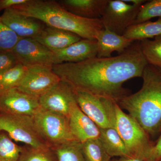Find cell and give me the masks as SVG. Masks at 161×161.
I'll list each match as a JSON object with an SVG mask.
<instances>
[{
    "mask_svg": "<svg viewBox=\"0 0 161 161\" xmlns=\"http://www.w3.org/2000/svg\"><path fill=\"white\" fill-rule=\"evenodd\" d=\"M13 8L47 26L71 32L82 39H95L104 27L100 19H91L73 14L53 0H28Z\"/></svg>",
    "mask_w": 161,
    "mask_h": 161,
    "instance_id": "3957f363",
    "label": "cell"
},
{
    "mask_svg": "<svg viewBox=\"0 0 161 161\" xmlns=\"http://www.w3.org/2000/svg\"><path fill=\"white\" fill-rule=\"evenodd\" d=\"M27 69V67L19 63L0 75V90L17 87L23 80Z\"/></svg>",
    "mask_w": 161,
    "mask_h": 161,
    "instance_id": "cb8c5ba5",
    "label": "cell"
},
{
    "mask_svg": "<svg viewBox=\"0 0 161 161\" xmlns=\"http://www.w3.org/2000/svg\"><path fill=\"white\" fill-rule=\"evenodd\" d=\"M41 109L68 118L72 106L77 103L74 89L62 80L39 98Z\"/></svg>",
    "mask_w": 161,
    "mask_h": 161,
    "instance_id": "8fae6325",
    "label": "cell"
},
{
    "mask_svg": "<svg viewBox=\"0 0 161 161\" xmlns=\"http://www.w3.org/2000/svg\"><path fill=\"white\" fill-rule=\"evenodd\" d=\"M96 40L98 45V58H110L114 52L121 54L135 41L104 28L98 33Z\"/></svg>",
    "mask_w": 161,
    "mask_h": 161,
    "instance_id": "e0dca14e",
    "label": "cell"
},
{
    "mask_svg": "<svg viewBox=\"0 0 161 161\" xmlns=\"http://www.w3.org/2000/svg\"><path fill=\"white\" fill-rule=\"evenodd\" d=\"M68 120L71 132L77 142L82 143L99 137V127L80 110L77 103L72 106Z\"/></svg>",
    "mask_w": 161,
    "mask_h": 161,
    "instance_id": "9a60e30c",
    "label": "cell"
},
{
    "mask_svg": "<svg viewBox=\"0 0 161 161\" xmlns=\"http://www.w3.org/2000/svg\"><path fill=\"white\" fill-rule=\"evenodd\" d=\"M99 129L100 135L98 139L107 153L111 158H132L115 128Z\"/></svg>",
    "mask_w": 161,
    "mask_h": 161,
    "instance_id": "d6986e66",
    "label": "cell"
},
{
    "mask_svg": "<svg viewBox=\"0 0 161 161\" xmlns=\"http://www.w3.org/2000/svg\"><path fill=\"white\" fill-rule=\"evenodd\" d=\"M141 89L117 103L147 132L154 137L161 132V67L148 64Z\"/></svg>",
    "mask_w": 161,
    "mask_h": 161,
    "instance_id": "7a4b0ae2",
    "label": "cell"
},
{
    "mask_svg": "<svg viewBox=\"0 0 161 161\" xmlns=\"http://www.w3.org/2000/svg\"><path fill=\"white\" fill-rule=\"evenodd\" d=\"M60 80L53 70V67H27L25 76L17 88L30 96L39 98Z\"/></svg>",
    "mask_w": 161,
    "mask_h": 161,
    "instance_id": "9c48e42d",
    "label": "cell"
},
{
    "mask_svg": "<svg viewBox=\"0 0 161 161\" xmlns=\"http://www.w3.org/2000/svg\"><path fill=\"white\" fill-rule=\"evenodd\" d=\"M50 149L23 148L18 161H55Z\"/></svg>",
    "mask_w": 161,
    "mask_h": 161,
    "instance_id": "4316f807",
    "label": "cell"
},
{
    "mask_svg": "<svg viewBox=\"0 0 161 161\" xmlns=\"http://www.w3.org/2000/svg\"><path fill=\"white\" fill-rule=\"evenodd\" d=\"M19 63L11 50L0 52V75Z\"/></svg>",
    "mask_w": 161,
    "mask_h": 161,
    "instance_id": "f1b7e54d",
    "label": "cell"
},
{
    "mask_svg": "<svg viewBox=\"0 0 161 161\" xmlns=\"http://www.w3.org/2000/svg\"><path fill=\"white\" fill-rule=\"evenodd\" d=\"M85 161H110L112 158L107 153L98 138L89 140L81 143Z\"/></svg>",
    "mask_w": 161,
    "mask_h": 161,
    "instance_id": "603a6c76",
    "label": "cell"
},
{
    "mask_svg": "<svg viewBox=\"0 0 161 161\" xmlns=\"http://www.w3.org/2000/svg\"><path fill=\"white\" fill-rule=\"evenodd\" d=\"M161 35V18H159L155 22L149 20L131 25L125 32L123 36L134 41H141Z\"/></svg>",
    "mask_w": 161,
    "mask_h": 161,
    "instance_id": "ffe728a7",
    "label": "cell"
},
{
    "mask_svg": "<svg viewBox=\"0 0 161 161\" xmlns=\"http://www.w3.org/2000/svg\"><path fill=\"white\" fill-rule=\"evenodd\" d=\"M33 119L38 132L50 147L77 141L71 132L67 117L40 109Z\"/></svg>",
    "mask_w": 161,
    "mask_h": 161,
    "instance_id": "52a82bcc",
    "label": "cell"
},
{
    "mask_svg": "<svg viewBox=\"0 0 161 161\" xmlns=\"http://www.w3.org/2000/svg\"><path fill=\"white\" fill-rule=\"evenodd\" d=\"M23 150L8 134L0 132V161H18Z\"/></svg>",
    "mask_w": 161,
    "mask_h": 161,
    "instance_id": "d4e9b609",
    "label": "cell"
},
{
    "mask_svg": "<svg viewBox=\"0 0 161 161\" xmlns=\"http://www.w3.org/2000/svg\"><path fill=\"white\" fill-rule=\"evenodd\" d=\"M141 50L149 64L161 67V35L153 40L139 41Z\"/></svg>",
    "mask_w": 161,
    "mask_h": 161,
    "instance_id": "44dd1931",
    "label": "cell"
},
{
    "mask_svg": "<svg viewBox=\"0 0 161 161\" xmlns=\"http://www.w3.org/2000/svg\"><path fill=\"white\" fill-rule=\"evenodd\" d=\"M160 161H161V160Z\"/></svg>",
    "mask_w": 161,
    "mask_h": 161,
    "instance_id": "d6a6232c",
    "label": "cell"
},
{
    "mask_svg": "<svg viewBox=\"0 0 161 161\" xmlns=\"http://www.w3.org/2000/svg\"><path fill=\"white\" fill-rule=\"evenodd\" d=\"M142 5L126 3L124 0H109L100 19L104 28L123 36L133 25Z\"/></svg>",
    "mask_w": 161,
    "mask_h": 161,
    "instance_id": "ba28073f",
    "label": "cell"
},
{
    "mask_svg": "<svg viewBox=\"0 0 161 161\" xmlns=\"http://www.w3.org/2000/svg\"><path fill=\"white\" fill-rule=\"evenodd\" d=\"M0 18L9 29L21 38L36 39L46 26L40 20L26 16L13 8L4 10Z\"/></svg>",
    "mask_w": 161,
    "mask_h": 161,
    "instance_id": "4fadbf2b",
    "label": "cell"
},
{
    "mask_svg": "<svg viewBox=\"0 0 161 161\" xmlns=\"http://www.w3.org/2000/svg\"><path fill=\"white\" fill-rule=\"evenodd\" d=\"M11 51L19 62L26 67L57 64L53 52L32 38H20Z\"/></svg>",
    "mask_w": 161,
    "mask_h": 161,
    "instance_id": "30bf717a",
    "label": "cell"
},
{
    "mask_svg": "<svg viewBox=\"0 0 161 161\" xmlns=\"http://www.w3.org/2000/svg\"><path fill=\"white\" fill-rule=\"evenodd\" d=\"M58 161H85L81 144L77 141L69 142L55 147Z\"/></svg>",
    "mask_w": 161,
    "mask_h": 161,
    "instance_id": "7402d4cb",
    "label": "cell"
},
{
    "mask_svg": "<svg viewBox=\"0 0 161 161\" xmlns=\"http://www.w3.org/2000/svg\"><path fill=\"white\" fill-rule=\"evenodd\" d=\"M110 161H145L140 159L131 157H119L118 158L113 159Z\"/></svg>",
    "mask_w": 161,
    "mask_h": 161,
    "instance_id": "1f68e13d",
    "label": "cell"
},
{
    "mask_svg": "<svg viewBox=\"0 0 161 161\" xmlns=\"http://www.w3.org/2000/svg\"><path fill=\"white\" fill-rule=\"evenodd\" d=\"M161 160V132L156 142L154 143L152 153L149 161Z\"/></svg>",
    "mask_w": 161,
    "mask_h": 161,
    "instance_id": "4dcf8cb0",
    "label": "cell"
},
{
    "mask_svg": "<svg viewBox=\"0 0 161 161\" xmlns=\"http://www.w3.org/2000/svg\"><path fill=\"white\" fill-rule=\"evenodd\" d=\"M98 51L97 40L82 39L64 49L53 53L57 64H59L79 63L89 60L97 57Z\"/></svg>",
    "mask_w": 161,
    "mask_h": 161,
    "instance_id": "5bb4252c",
    "label": "cell"
},
{
    "mask_svg": "<svg viewBox=\"0 0 161 161\" xmlns=\"http://www.w3.org/2000/svg\"><path fill=\"white\" fill-rule=\"evenodd\" d=\"M20 38L3 23L0 18V52L11 50Z\"/></svg>",
    "mask_w": 161,
    "mask_h": 161,
    "instance_id": "83f0119b",
    "label": "cell"
},
{
    "mask_svg": "<svg viewBox=\"0 0 161 161\" xmlns=\"http://www.w3.org/2000/svg\"><path fill=\"white\" fill-rule=\"evenodd\" d=\"M82 39L71 32L50 26H45L35 40L52 52L61 50Z\"/></svg>",
    "mask_w": 161,
    "mask_h": 161,
    "instance_id": "ac0fdd59",
    "label": "cell"
},
{
    "mask_svg": "<svg viewBox=\"0 0 161 161\" xmlns=\"http://www.w3.org/2000/svg\"><path fill=\"white\" fill-rule=\"evenodd\" d=\"M156 17L161 18V0L147 1L141 6L133 24L143 23Z\"/></svg>",
    "mask_w": 161,
    "mask_h": 161,
    "instance_id": "484cf974",
    "label": "cell"
},
{
    "mask_svg": "<svg viewBox=\"0 0 161 161\" xmlns=\"http://www.w3.org/2000/svg\"><path fill=\"white\" fill-rule=\"evenodd\" d=\"M35 149L50 148L37 130L33 116L0 114V132Z\"/></svg>",
    "mask_w": 161,
    "mask_h": 161,
    "instance_id": "5b68a950",
    "label": "cell"
},
{
    "mask_svg": "<svg viewBox=\"0 0 161 161\" xmlns=\"http://www.w3.org/2000/svg\"><path fill=\"white\" fill-rule=\"evenodd\" d=\"M136 41L118 56L54 64L53 70L74 89L111 98L117 103L129 95L123 84L132 78H142L148 64L139 41Z\"/></svg>",
    "mask_w": 161,
    "mask_h": 161,
    "instance_id": "6da1fadb",
    "label": "cell"
},
{
    "mask_svg": "<svg viewBox=\"0 0 161 161\" xmlns=\"http://www.w3.org/2000/svg\"><path fill=\"white\" fill-rule=\"evenodd\" d=\"M28 0H0V11L25 4Z\"/></svg>",
    "mask_w": 161,
    "mask_h": 161,
    "instance_id": "f546056e",
    "label": "cell"
},
{
    "mask_svg": "<svg viewBox=\"0 0 161 161\" xmlns=\"http://www.w3.org/2000/svg\"><path fill=\"white\" fill-rule=\"evenodd\" d=\"M74 92L80 110L99 128H115L116 102L80 90L74 89Z\"/></svg>",
    "mask_w": 161,
    "mask_h": 161,
    "instance_id": "8992f818",
    "label": "cell"
},
{
    "mask_svg": "<svg viewBox=\"0 0 161 161\" xmlns=\"http://www.w3.org/2000/svg\"><path fill=\"white\" fill-rule=\"evenodd\" d=\"M115 129L132 158L149 161L154 143L140 125L124 112L118 103L115 108Z\"/></svg>",
    "mask_w": 161,
    "mask_h": 161,
    "instance_id": "277c9868",
    "label": "cell"
},
{
    "mask_svg": "<svg viewBox=\"0 0 161 161\" xmlns=\"http://www.w3.org/2000/svg\"><path fill=\"white\" fill-rule=\"evenodd\" d=\"M59 4L73 14L85 19H100L109 0H60Z\"/></svg>",
    "mask_w": 161,
    "mask_h": 161,
    "instance_id": "2e32d148",
    "label": "cell"
},
{
    "mask_svg": "<svg viewBox=\"0 0 161 161\" xmlns=\"http://www.w3.org/2000/svg\"><path fill=\"white\" fill-rule=\"evenodd\" d=\"M40 109L39 98L17 88L0 90V114L34 116Z\"/></svg>",
    "mask_w": 161,
    "mask_h": 161,
    "instance_id": "7c38bea8",
    "label": "cell"
}]
</instances>
